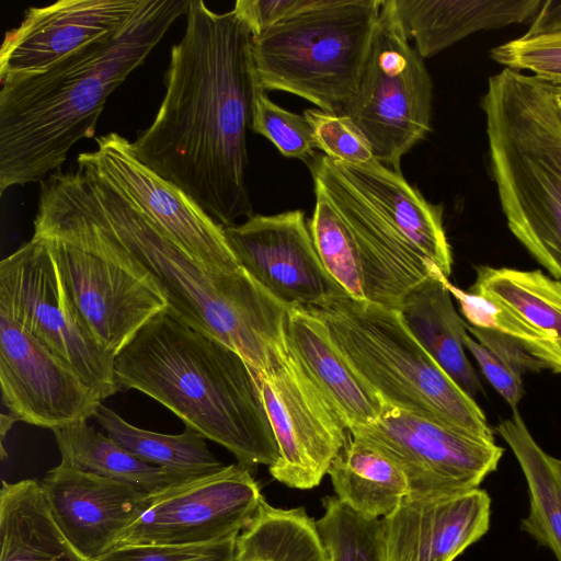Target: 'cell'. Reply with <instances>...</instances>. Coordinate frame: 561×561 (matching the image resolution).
<instances>
[{"label":"cell","instance_id":"ba28073f","mask_svg":"<svg viewBox=\"0 0 561 561\" xmlns=\"http://www.w3.org/2000/svg\"><path fill=\"white\" fill-rule=\"evenodd\" d=\"M383 0H316L252 37L262 90L295 94L344 114L368 59Z\"/></svg>","mask_w":561,"mask_h":561},{"label":"cell","instance_id":"52a82bcc","mask_svg":"<svg viewBox=\"0 0 561 561\" xmlns=\"http://www.w3.org/2000/svg\"><path fill=\"white\" fill-rule=\"evenodd\" d=\"M307 310L385 404L494 440L483 411L423 348L400 310L350 296Z\"/></svg>","mask_w":561,"mask_h":561},{"label":"cell","instance_id":"836d02e7","mask_svg":"<svg viewBox=\"0 0 561 561\" xmlns=\"http://www.w3.org/2000/svg\"><path fill=\"white\" fill-rule=\"evenodd\" d=\"M491 58L505 68L528 70L537 79L561 85V30L527 34L491 49Z\"/></svg>","mask_w":561,"mask_h":561},{"label":"cell","instance_id":"ac0fdd59","mask_svg":"<svg viewBox=\"0 0 561 561\" xmlns=\"http://www.w3.org/2000/svg\"><path fill=\"white\" fill-rule=\"evenodd\" d=\"M56 524L87 561L115 548L154 495L62 463L41 482Z\"/></svg>","mask_w":561,"mask_h":561},{"label":"cell","instance_id":"d4e9b609","mask_svg":"<svg viewBox=\"0 0 561 561\" xmlns=\"http://www.w3.org/2000/svg\"><path fill=\"white\" fill-rule=\"evenodd\" d=\"M0 561H87L66 539L41 482H2Z\"/></svg>","mask_w":561,"mask_h":561},{"label":"cell","instance_id":"d6a6232c","mask_svg":"<svg viewBox=\"0 0 561 561\" xmlns=\"http://www.w3.org/2000/svg\"><path fill=\"white\" fill-rule=\"evenodd\" d=\"M250 129L267 138L287 158L306 161L317 149L312 126L305 114L280 107L264 90L255 98Z\"/></svg>","mask_w":561,"mask_h":561},{"label":"cell","instance_id":"d590c367","mask_svg":"<svg viewBox=\"0 0 561 561\" xmlns=\"http://www.w3.org/2000/svg\"><path fill=\"white\" fill-rule=\"evenodd\" d=\"M237 538L188 546L126 545L93 561H234Z\"/></svg>","mask_w":561,"mask_h":561},{"label":"cell","instance_id":"4dcf8cb0","mask_svg":"<svg viewBox=\"0 0 561 561\" xmlns=\"http://www.w3.org/2000/svg\"><path fill=\"white\" fill-rule=\"evenodd\" d=\"M234 561H328L316 520L304 507L278 508L262 500L237 538Z\"/></svg>","mask_w":561,"mask_h":561},{"label":"cell","instance_id":"74e56055","mask_svg":"<svg viewBox=\"0 0 561 561\" xmlns=\"http://www.w3.org/2000/svg\"><path fill=\"white\" fill-rule=\"evenodd\" d=\"M316 0H238L233 11L257 36L278 22L311 7Z\"/></svg>","mask_w":561,"mask_h":561},{"label":"cell","instance_id":"7402d4cb","mask_svg":"<svg viewBox=\"0 0 561 561\" xmlns=\"http://www.w3.org/2000/svg\"><path fill=\"white\" fill-rule=\"evenodd\" d=\"M408 38L432 57L481 30L534 19L540 0H392Z\"/></svg>","mask_w":561,"mask_h":561},{"label":"cell","instance_id":"44dd1931","mask_svg":"<svg viewBox=\"0 0 561 561\" xmlns=\"http://www.w3.org/2000/svg\"><path fill=\"white\" fill-rule=\"evenodd\" d=\"M286 343L289 353L337 411L348 431L379 417L383 401L356 374L318 317L304 308H290Z\"/></svg>","mask_w":561,"mask_h":561},{"label":"cell","instance_id":"ab89813d","mask_svg":"<svg viewBox=\"0 0 561 561\" xmlns=\"http://www.w3.org/2000/svg\"><path fill=\"white\" fill-rule=\"evenodd\" d=\"M561 30V1H543L533 19L527 34H541Z\"/></svg>","mask_w":561,"mask_h":561},{"label":"cell","instance_id":"3957f363","mask_svg":"<svg viewBox=\"0 0 561 561\" xmlns=\"http://www.w3.org/2000/svg\"><path fill=\"white\" fill-rule=\"evenodd\" d=\"M190 0H140L113 32L47 68L1 79L0 194L43 181L93 138L108 96L141 66Z\"/></svg>","mask_w":561,"mask_h":561},{"label":"cell","instance_id":"4316f807","mask_svg":"<svg viewBox=\"0 0 561 561\" xmlns=\"http://www.w3.org/2000/svg\"><path fill=\"white\" fill-rule=\"evenodd\" d=\"M328 474L335 496L367 518L386 517L410 494L408 478L399 465L350 432Z\"/></svg>","mask_w":561,"mask_h":561},{"label":"cell","instance_id":"1f68e13d","mask_svg":"<svg viewBox=\"0 0 561 561\" xmlns=\"http://www.w3.org/2000/svg\"><path fill=\"white\" fill-rule=\"evenodd\" d=\"M322 506L316 526L328 561H388L381 519L362 516L335 495L324 496Z\"/></svg>","mask_w":561,"mask_h":561},{"label":"cell","instance_id":"e0dca14e","mask_svg":"<svg viewBox=\"0 0 561 561\" xmlns=\"http://www.w3.org/2000/svg\"><path fill=\"white\" fill-rule=\"evenodd\" d=\"M0 383L10 413L51 431L88 421L102 403L73 371L2 313Z\"/></svg>","mask_w":561,"mask_h":561},{"label":"cell","instance_id":"5b68a950","mask_svg":"<svg viewBox=\"0 0 561 561\" xmlns=\"http://www.w3.org/2000/svg\"><path fill=\"white\" fill-rule=\"evenodd\" d=\"M481 107L507 226L561 280V116L552 85L504 68L489 78Z\"/></svg>","mask_w":561,"mask_h":561},{"label":"cell","instance_id":"7a4b0ae2","mask_svg":"<svg viewBox=\"0 0 561 561\" xmlns=\"http://www.w3.org/2000/svg\"><path fill=\"white\" fill-rule=\"evenodd\" d=\"M34 234L78 239L146 271L167 298V312L270 371L288 353L289 307L242 266L211 270L90 167L41 181Z\"/></svg>","mask_w":561,"mask_h":561},{"label":"cell","instance_id":"484cf974","mask_svg":"<svg viewBox=\"0 0 561 561\" xmlns=\"http://www.w3.org/2000/svg\"><path fill=\"white\" fill-rule=\"evenodd\" d=\"M470 291L502 307L535 333L561 374V280L540 270L479 266Z\"/></svg>","mask_w":561,"mask_h":561},{"label":"cell","instance_id":"e575fe53","mask_svg":"<svg viewBox=\"0 0 561 561\" xmlns=\"http://www.w3.org/2000/svg\"><path fill=\"white\" fill-rule=\"evenodd\" d=\"M304 114L312 126L317 149L323 154L354 165L376 161L368 139L350 116L319 108H308Z\"/></svg>","mask_w":561,"mask_h":561},{"label":"cell","instance_id":"ee69618b","mask_svg":"<svg viewBox=\"0 0 561 561\" xmlns=\"http://www.w3.org/2000/svg\"><path fill=\"white\" fill-rule=\"evenodd\" d=\"M559 112H560V116H561V105L559 104Z\"/></svg>","mask_w":561,"mask_h":561},{"label":"cell","instance_id":"7c38bea8","mask_svg":"<svg viewBox=\"0 0 561 561\" xmlns=\"http://www.w3.org/2000/svg\"><path fill=\"white\" fill-rule=\"evenodd\" d=\"M38 237L46 239L82 319L113 358L168 310L162 290L140 267L82 240Z\"/></svg>","mask_w":561,"mask_h":561},{"label":"cell","instance_id":"f35d334b","mask_svg":"<svg viewBox=\"0 0 561 561\" xmlns=\"http://www.w3.org/2000/svg\"><path fill=\"white\" fill-rule=\"evenodd\" d=\"M468 331L476 340L523 376L525 373H539L547 369L519 341L493 329L472 327Z\"/></svg>","mask_w":561,"mask_h":561},{"label":"cell","instance_id":"2e32d148","mask_svg":"<svg viewBox=\"0 0 561 561\" xmlns=\"http://www.w3.org/2000/svg\"><path fill=\"white\" fill-rule=\"evenodd\" d=\"M240 265L289 308H312L348 296L324 267L305 211L252 215L224 227Z\"/></svg>","mask_w":561,"mask_h":561},{"label":"cell","instance_id":"8992f818","mask_svg":"<svg viewBox=\"0 0 561 561\" xmlns=\"http://www.w3.org/2000/svg\"><path fill=\"white\" fill-rule=\"evenodd\" d=\"M306 163L316 195L312 239L324 267L351 298L400 310L414 289L442 274L336 160L314 153Z\"/></svg>","mask_w":561,"mask_h":561},{"label":"cell","instance_id":"60d3db41","mask_svg":"<svg viewBox=\"0 0 561 561\" xmlns=\"http://www.w3.org/2000/svg\"><path fill=\"white\" fill-rule=\"evenodd\" d=\"M0 433H1V445H3V439L7 434V432L12 427V425L19 421V419L13 415L12 413L1 414L0 417Z\"/></svg>","mask_w":561,"mask_h":561},{"label":"cell","instance_id":"603a6c76","mask_svg":"<svg viewBox=\"0 0 561 561\" xmlns=\"http://www.w3.org/2000/svg\"><path fill=\"white\" fill-rule=\"evenodd\" d=\"M337 162L392 225L449 278L453 256L443 225V205L427 202L401 172L377 160L365 165Z\"/></svg>","mask_w":561,"mask_h":561},{"label":"cell","instance_id":"9c48e42d","mask_svg":"<svg viewBox=\"0 0 561 561\" xmlns=\"http://www.w3.org/2000/svg\"><path fill=\"white\" fill-rule=\"evenodd\" d=\"M0 313L28 333L101 400L121 391L114 358L73 304L43 237L0 263Z\"/></svg>","mask_w":561,"mask_h":561},{"label":"cell","instance_id":"4fadbf2b","mask_svg":"<svg viewBox=\"0 0 561 561\" xmlns=\"http://www.w3.org/2000/svg\"><path fill=\"white\" fill-rule=\"evenodd\" d=\"M249 367L278 447L271 476L294 489L319 485L348 438L346 424L289 351L267 373Z\"/></svg>","mask_w":561,"mask_h":561},{"label":"cell","instance_id":"8fae6325","mask_svg":"<svg viewBox=\"0 0 561 561\" xmlns=\"http://www.w3.org/2000/svg\"><path fill=\"white\" fill-rule=\"evenodd\" d=\"M348 432L396 461L414 497L479 488L504 451L494 440L389 404L376 421Z\"/></svg>","mask_w":561,"mask_h":561},{"label":"cell","instance_id":"5bb4252c","mask_svg":"<svg viewBox=\"0 0 561 561\" xmlns=\"http://www.w3.org/2000/svg\"><path fill=\"white\" fill-rule=\"evenodd\" d=\"M263 499L249 468L228 465L154 495L115 548L203 545L237 537L252 522Z\"/></svg>","mask_w":561,"mask_h":561},{"label":"cell","instance_id":"83f0119b","mask_svg":"<svg viewBox=\"0 0 561 561\" xmlns=\"http://www.w3.org/2000/svg\"><path fill=\"white\" fill-rule=\"evenodd\" d=\"M495 430L511 447L527 482L529 512L520 529L561 561V473L553 457L536 443L518 411Z\"/></svg>","mask_w":561,"mask_h":561},{"label":"cell","instance_id":"f546056e","mask_svg":"<svg viewBox=\"0 0 561 561\" xmlns=\"http://www.w3.org/2000/svg\"><path fill=\"white\" fill-rule=\"evenodd\" d=\"M107 436L146 462L184 481L214 474L225 468L208 449L205 437L186 426L181 434H162L137 427L100 403L94 416Z\"/></svg>","mask_w":561,"mask_h":561},{"label":"cell","instance_id":"cb8c5ba5","mask_svg":"<svg viewBox=\"0 0 561 561\" xmlns=\"http://www.w3.org/2000/svg\"><path fill=\"white\" fill-rule=\"evenodd\" d=\"M445 278L439 274L414 289L400 312L430 356L469 397L476 399L481 383L465 353L467 323L455 309Z\"/></svg>","mask_w":561,"mask_h":561},{"label":"cell","instance_id":"7bdbcfd3","mask_svg":"<svg viewBox=\"0 0 561 561\" xmlns=\"http://www.w3.org/2000/svg\"><path fill=\"white\" fill-rule=\"evenodd\" d=\"M553 460H554V463H556L559 472L561 473V459L553 458Z\"/></svg>","mask_w":561,"mask_h":561},{"label":"cell","instance_id":"ffe728a7","mask_svg":"<svg viewBox=\"0 0 561 561\" xmlns=\"http://www.w3.org/2000/svg\"><path fill=\"white\" fill-rule=\"evenodd\" d=\"M491 497L476 488L455 494L407 496L381 518L388 561H454L490 528Z\"/></svg>","mask_w":561,"mask_h":561},{"label":"cell","instance_id":"8d00e7d4","mask_svg":"<svg viewBox=\"0 0 561 561\" xmlns=\"http://www.w3.org/2000/svg\"><path fill=\"white\" fill-rule=\"evenodd\" d=\"M463 344L476 358L485 378L510 404L513 412L518 411L517 405L524 394L522 376L470 335L466 334Z\"/></svg>","mask_w":561,"mask_h":561},{"label":"cell","instance_id":"277c9868","mask_svg":"<svg viewBox=\"0 0 561 561\" xmlns=\"http://www.w3.org/2000/svg\"><path fill=\"white\" fill-rule=\"evenodd\" d=\"M122 390L136 389L249 469L273 466L278 447L248 363L236 351L167 311L114 357Z\"/></svg>","mask_w":561,"mask_h":561},{"label":"cell","instance_id":"f1b7e54d","mask_svg":"<svg viewBox=\"0 0 561 561\" xmlns=\"http://www.w3.org/2000/svg\"><path fill=\"white\" fill-rule=\"evenodd\" d=\"M62 465L116 480L150 495L188 482L144 461L82 420L53 431Z\"/></svg>","mask_w":561,"mask_h":561},{"label":"cell","instance_id":"6da1fadb","mask_svg":"<svg viewBox=\"0 0 561 561\" xmlns=\"http://www.w3.org/2000/svg\"><path fill=\"white\" fill-rule=\"evenodd\" d=\"M185 15L161 105L131 147L145 165L227 227L253 215L247 131L262 90L253 36L233 10L216 13L202 0H190Z\"/></svg>","mask_w":561,"mask_h":561},{"label":"cell","instance_id":"9a60e30c","mask_svg":"<svg viewBox=\"0 0 561 561\" xmlns=\"http://www.w3.org/2000/svg\"><path fill=\"white\" fill-rule=\"evenodd\" d=\"M95 141L96 149L80 153L77 163L94 170L205 266L215 271L241 266L224 227L181 188L145 165L131 141L116 133Z\"/></svg>","mask_w":561,"mask_h":561},{"label":"cell","instance_id":"b9f144b4","mask_svg":"<svg viewBox=\"0 0 561 561\" xmlns=\"http://www.w3.org/2000/svg\"><path fill=\"white\" fill-rule=\"evenodd\" d=\"M552 85V84H551ZM558 104L561 105V85H552Z\"/></svg>","mask_w":561,"mask_h":561},{"label":"cell","instance_id":"30bf717a","mask_svg":"<svg viewBox=\"0 0 561 561\" xmlns=\"http://www.w3.org/2000/svg\"><path fill=\"white\" fill-rule=\"evenodd\" d=\"M392 0H383L358 90L345 111L377 161L401 172L402 157L431 129L433 83L408 41Z\"/></svg>","mask_w":561,"mask_h":561},{"label":"cell","instance_id":"d6986e66","mask_svg":"<svg viewBox=\"0 0 561 561\" xmlns=\"http://www.w3.org/2000/svg\"><path fill=\"white\" fill-rule=\"evenodd\" d=\"M140 0H60L32 7L19 26L5 33L0 80L49 67L123 25Z\"/></svg>","mask_w":561,"mask_h":561}]
</instances>
